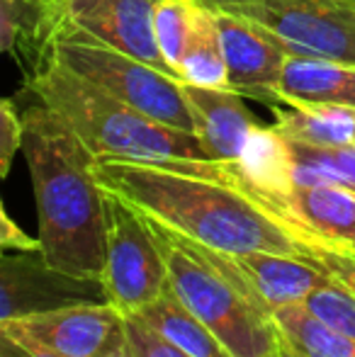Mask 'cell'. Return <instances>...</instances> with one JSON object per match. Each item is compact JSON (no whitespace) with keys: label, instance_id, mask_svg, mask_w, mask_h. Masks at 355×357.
<instances>
[{"label":"cell","instance_id":"83f0119b","mask_svg":"<svg viewBox=\"0 0 355 357\" xmlns=\"http://www.w3.org/2000/svg\"><path fill=\"white\" fill-rule=\"evenodd\" d=\"M0 357H59L39 345L22 338H13L8 333H0Z\"/></svg>","mask_w":355,"mask_h":357},{"label":"cell","instance_id":"9a60e30c","mask_svg":"<svg viewBox=\"0 0 355 357\" xmlns=\"http://www.w3.org/2000/svg\"><path fill=\"white\" fill-rule=\"evenodd\" d=\"M185 85L190 112L195 117V134L212 160L234 163L243 142L256 127V117L248 109L246 98L232 88H199Z\"/></svg>","mask_w":355,"mask_h":357},{"label":"cell","instance_id":"ba28073f","mask_svg":"<svg viewBox=\"0 0 355 357\" xmlns=\"http://www.w3.org/2000/svg\"><path fill=\"white\" fill-rule=\"evenodd\" d=\"M197 243V241H195ZM214 265L224 270L253 301L270 314L292 304H304L309 294L324 284L336 268L322 260L299 258L282 253H222L199 243Z\"/></svg>","mask_w":355,"mask_h":357},{"label":"cell","instance_id":"603a6c76","mask_svg":"<svg viewBox=\"0 0 355 357\" xmlns=\"http://www.w3.org/2000/svg\"><path fill=\"white\" fill-rule=\"evenodd\" d=\"M199 3L197 0H158L153 8V34L163 59L178 78V66L183 54L192 39L197 24Z\"/></svg>","mask_w":355,"mask_h":357},{"label":"cell","instance_id":"5b68a950","mask_svg":"<svg viewBox=\"0 0 355 357\" xmlns=\"http://www.w3.org/2000/svg\"><path fill=\"white\" fill-rule=\"evenodd\" d=\"M56 61L68 71L103 88L105 93L137 107L139 112L168 127L195 134V117L185 98L183 80L151 63L107 47L100 39L78 29L76 24H71V20L59 39Z\"/></svg>","mask_w":355,"mask_h":357},{"label":"cell","instance_id":"3957f363","mask_svg":"<svg viewBox=\"0 0 355 357\" xmlns=\"http://www.w3.org/2000/svg\"><path fill=\"white\" fill-rule=\"evenodd\" d=\"M24 88L52 107L98 160H134L166 168H197L212 160L195 134L139 112L59 61Z\"/></svg>","mask_w":355,"mask_h":357},{"label":"cell","instance_id":"5bb4252c","mask_svg":"<svg viewBox=\"0 0 355 357\" xmlns=\"http://www.w3.org/2000/svg\"><path fill=\"white\" fill-rule=\"evenodd\" d=\"M214 15L229 68V88L241 93L243 98L270 105L289 54L251 20L219 10H214Z\"/></svg>","mask_w":355,"mask_h":357},{"label":"cell","instance_id":"f1b7e54d","mask_svg":"<svg viewBox=\"0 0 355 357\" xmlns=\"http://www.w3.org/2000/svg\"><path fill=\"white\" fill-rule=\"evenodd\" d=\"M98 357H139L132 340H129V335H127V328H124V319H122V326L114 331V335L109 338V343L105 345L103 353Z\"/></svg>","mask_w":355,"mask_h":357},{"label":"cell","instance_id":"277c9868","mask_svg":"<svg viewBox=\"0 0 355 357\" xmlns=\"http://www.w3.org/2000/svg\"><path fill=\"white\" fill-rule=\"evenodd\" d=\"M163 253L168 282L185 306L217 335L234 357H282L273 314L253 301L199 243L142 214Z\"/></svg>","mask_w":355,"mask_h":357},{"label":"cell","instance_id":"30bf717a","mask_svg":"<svg viewBox=\"0 0 355 357\" xmlns=\"http://www.w3.org/2000/svg\"><path fill=\"white\" fill-rule=\"evenodd\" d=\"M0 270V321L68 304L107 301L100 280H83L59 273L42 258V253L3 255Z\"/></svg>","mask_w":355,"mask_h":357},{"label":"cell","instance_id":"d6986e66","mask_svg":"<svg viewBox=\"0 0 355 357\" xmlns=\"http://www.w3.org/2000/svg\"><path fill=\"white\" fill-rule=\"evenodd\" d=\"M137 316L190 357H234L222 340L180 301L171 282Z\"/></svg>","mask_w":355,"mask_h":357},{"label":"cell","instance_id":"7c38bea8","mask_svg":"<svg viewBox=\"0 0 355 357\" xmlns=\"http://www.w3.org/2000/svg\"><path fill=\"white\" fill-rule=\"evenodd\" d=\"M68 24V0H0V49L17 61L24 83L56 63Z\"/></svg>","mask_w":355,"mask_h":357},{"label":"cell","instance_id":"e0dca14e","mask_svg":"<svg viewBox=\"0 0 355 357\" xmlns=\"http://www.w3.org/2000/svg\"><path fill=\"white\" fill-rule=\"evenodd\" d=\"M304 100L355 107V63L331 59L287 56L273 102ZM270 102V105H273Z\"/></svg>","mask_w":355,"mask_h":357},{"label":"cell","instance_id":"8fae6325","mask_svg":"<svg viewBox=\"0 0 355 357\" xmlns=\"http://www.w3.org/2000/svg\"><path fill=\"white\" fill-rule=\"evenodd\" d=\"M263 202L338 260L355 263V190L346 185H297L289 195Z\"/></svg>","mask_w":355,"mask_h":357},{"label":"cell","instance_id":"44dd1931","mask_svg":"<svg viewBox=\"0 0 355 357\" xmlns=\"http://www.w3.org/2000/svg\"><path fill=\"white\" fill-rule=\"evenodd\" d=\"M178 78L188 85H199V88H229V68L224 59L217 15L202 3H199L192 39L178 66Z\"/></svg>","mask_w":355,"mask_h":357},{"label":"cell","instance_id":"ffe728a7","mask_svg":"<svg viewBox=\"0 0 355 357\" xmlns=\"http://www.w3.org/2000/svg\"><path fill=\"white\" fill-rule=\"evenodd\" d=\"M273 321L282 340V357H355V340L328 328L302 304L278 309Z\"/></svg>","mask_w":355,"mask_h":357},{"label":"cell","instance_id":"484cf974","mask_svg":"<svg viewBox=\"0 0 355 357\" xmlns=\"http://www.w3.org/2000/svg\"><path fill=\"white\" fill-rule=\"evenodd\" d=\"M124 328H127V335L139 357H190L188 353L176 348L171 340L163 338L161 333H156L139 316H124Z\"/></svg>","mask_w":355,"mask_h":357},{"label":"cell","instance_id":"f546056e","mask_svg":"<svg viewBox=\"0 0 355 357\" xmlns=\"http://www.w3.org/2000/svg\"><path fill=\"white\" fill-rule=\"evenodd\" d=\"M351 268H353V263H348V260H338V265H336L338 273H341L343 278H346V282L355 289V273H351Z\"/></svg>","mask_w":355,"mask_h":357},{"label":"cell","instance_id":"2e32d148","mask_svg":"<svg viewBox=\"0 0 355 357\" xmlns=\"http://www.w3.org/2000/svg\"><path fill=\"white\" fill-rule=\"evenodd\" d=\"M232 175L241 188L256 197H282L289 195L294 183V158L292 142L275 124H256L243 142V149L234 163H229Z\"/></svg>","mask_w":355,"mask_h":357},{"label":"cell","instance_id":"52a82bcc","mask_svg":"<svg viewBox=\"0 0 355 357\" xmlns=\"http://www.w3.org/2000/svg\"><path fill=\"white\" fill-rule=\"evenodd\" d=\"M107 195V253L103 289L122 316H137L168 287V268L146 219L112 192Z\"/></svg>","mask_w":355,"mask_h":357},{"label":"cell","instance_id":"8992f818","mask_svg":"<svg viewBox=\"0 0 355 357\" xmlns=\"http://www.w3.org/2000/svg\"><path fill=\"white\" fill-rule=\"evenodd\" d=\"M263 27L289 56L355 63V5L348 0H199Z\"/></svg>","mask_w":355,"mask_h":357},{"label":"cell","instance_id":"4fadbf2b","mask_svg":"<svg viewBox=\"0 0 355 357\" xmlns=\"http://www.w3.org/2000/svg\"><path fill=\"white\" fill-rule=\"evenodd\" d=\"M158 0H68V20L107 47L171 73L153 34Z\"/></svg>","mask_w":355,"mask_h":357},{"label":"cell","instance_id":"4316f807","mask_svg":"<svg viewBox=\"0 0 355 357\" xmlns=\"http://www.w3.org/2000/svg\"><path fill=\"white\" fill-rule=\"evenodd\" d=\"M0 248L17 250V253H39L42 245H39V238L27 236L15 224L13 216L8 214V209L0 207Z\"/></svg>","mask_w":355,"mask_h":357},{"label":"cell","instance_id":"9c48e42d","mask_svg":"<svg viewBox=\"0 0 355 357\" xmlns=\"http://www.w3.org/2000/svg\"><path fill=\"white\" fill-rule=\"evenodd\" d=\"M124 316L107 301L68 304L0 321V333L22 338L59 357H98Z\"/></svg>","mask_w":355,"mask_h":357},{"label":"cell","instance_id":"d4e9b609","mask_svg":"<svg viewBox=\"0 0 355 357\" xmlns=\"http://www.w3.org/2000/svg\"><path fill=\"white\" fill-rule=\"evenodd\" d=\"M24 144V119L13 98L0 102V178H8L10 165Z\"/></svg>","mask_w":355,"mask_h":357},{"label":"cell","instance_id":"ac0fdd59","mask_svg":"<svg viewBox=\"0 0 355 357\" xmlns=\"http://www.w3.org/2000/svg\"><path fill=\"white\" fill-rule=\"evenodd\" d=\"M270 107L275 114V127L294 144L336 149L355 142V107L304 100H282Z\"/></svg>","mask_w":355,"mask_h":357},{"label":"cell","instance_id":"7a4b0ae2","mask_svg":"<svg viewBox=\"0 0 355 357\" xmlns=\"http://www.w3.org/2000/svg\"><path fill=\"white\" fill-rule=\"evenodd\" d=\"M22 153L37 204L42 258L59 273L103 282L107 253V195L95 155L52 107L22 109Z\"/></svg>","mask_w":355,"mask_h":357},{"label":"cell","instance_id":"cb8c5ba5","mask_svg":"<svg viewBox=\"0 0 355 357\" xmlns=\"http://www.w3.org/2000/svg\"><path fill=\"white\" fill-rule=\"evenodd\" d=\"M302 306L328 328L355 340V289L338 270L326 282L319 284Z\"/></svg>","mask_w":355,"mask_h":357},{"label":"cell","instance_id":"6da1fadb","mask_svg":"<svg viewBox=\"0 0 355 357\" xmlns=\"http://www.w3.org/2000/svg\"><path fill=\"white\" fill-rule=\"evenodd\" d=\"M95 178L134 209L178 234L222 253H282L322 260L333 268L319 241L289 224L234 180L229 163L204 160L197 168H166L134 160H95Z\"/></svg>","mask_w":355,"mask_h":357},{"label":"cell","instance_id":"7402d4cb","mask_svg":"<svg viewBox=\"0 0 355 357\" xmlns=\"http://www.w3.org/2000/svg\"><path fill=\"white\" fill-rule=\"evenodd\" d=\"M294 183L299 188L309 185H346L355 190V142L336 149H314L294 144Z\"/></svg>","mask_w":355,"mask_h":357},{"label":"cell","instance_id":"4dcf8cb0","mask_svg":"<svg viewBox=\"0 0 355 357\" xmlns=\"http://www.w3.org/2000/svg\"><path fill=\"white\" fill-rule=\"evenodd\" d=\"M348 3H351V5H355V0H348Z\"/></svg>","mask_w":355,"mask_h":357}]
</instances>
